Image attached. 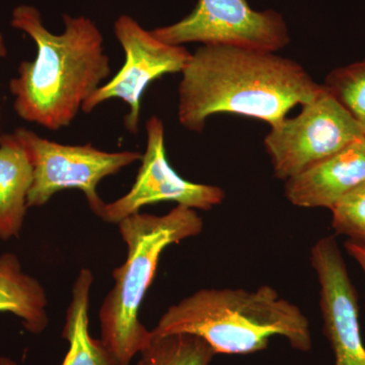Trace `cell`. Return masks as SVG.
Wrapping results in <instances>:
<instances>
[{"instance_id": "9", "label": "cell", "mask_w": 365, "mask_h": 365, "mask_svg": "<svg viewBox=\"0 0 365 365\" xmlns=\"http://www.w3.org/2000/svg\"><path fill=\"white\" fill-rule=\"evenodd\" d=\"M140 162L130 191L106 203L100 216L104 222L118 225L144 206L165 201L207 211L225 200V192L220 187L187 181L170 167L165 155V125L158 116L146 122V148Z\"/></svg>"}, {"instance_id": "8", "label": "cell", "mask_w": 365, "mask_h": 365, "mask_svg": "<svg viewBox=\"0 0 365 365\" xmlns=\"http://www.w3.org/2000/svg\"><path fill=\"white\" fill-rule=\"evenodd\" d=\"M125 62L116 76L86 101L81 111L90 114L107 101L118 98L128 107L124 124L132 134L139 131L141 98L153 81L165 74L182 73L191 59L184 46L168 44L145 30L130 16L122 14L114 24Z\"/></svg>"}, {"instance_id": "2", "label": "cell", "mask_w": 365, "mask_h": 365, "mask_svg": "<svg viewBox=\"0 0 365 365\" xmlns=\"http://www.w3.org/2000/svg\"><path fill=\"white\" fill-rule=\"evenodd\" d=\"M64 31L53 34L32 6H16L11 26L35 42L33 61H23L9 81L14 110L21 119L58 131L74 121L86 101L111 74L104 37L85 16H62Z\"/></svg>"}, {"instance_id": "15", "label": "cell", "mask_w": 365, "mask_h": 365, "mask_svg": "<svg viewBox=\"0 0 365 365\" xmlns=\"http://www.w3.org/2000/svg\"><path fill=\"white\" fill-rule=\"evenodd\" d=\"M139 354L138 365H209L215 356L208 343L190 334L153 335Z\"/></svg>"}, {"instance_id": "10", "label": "cell", "mask_w": 365, "mask_h": 365, "mask_svg": "<svg viewBox=\"0 0 365 365\" xmlns=\"http://www.w3.org/2000/svg\"><path fill=\"white\" fill-rule=\"evenodd\" d=\"M318 276L324 335L335 365H365V346L359 324V297L336 237H322L311 250Z\"/></svg>"}, {"instance_id": "18", "label": "cell", "mask_w": 365, "mask_h": 365, "mask_svg": "<svg viewBox=\"0 0 365 365\" xmlns=\"http://www.w3.org/2000/svg\"><path fill=\"white\" fill-rule=\"evenodd\" d=\"M345 249L348 254L359 263V265L365 273V245L347 241L345 244Z\"/></svg>"}, {"instance_id": "12", "label": "cell", "mask_w": 365, "mask_h": 365, "mask_svg": "<svg viewBox=\"0 0 365 365\" xmlns=\"http://www.w3.org/2000/svg\"><path fill=\"white\" fill-rule=\"evenodd\" d=\"M33 168L14 133L0 139V239L19 237L28 209Z\"/></svg>"}, {"instance_id": "14", "label": "cell", "mask_w": 365, "mask_h": 365, "mask_svg": "<svg viewBox=\"0 0 365 365\" xmlns=\"http://www.w3.org/2000/svg\"><path fill=\"white\" fill-rule=\"evenodd\" d=\"M93 276L83 269L72 287L62 336L69 349L61 365H119L102 341L91 337L88 330V307Z\"/></svg>"}, {"instance_id": "1", "label": "cell", "mask_w": 365, "mask_h": 365, "mask_svg": "<svg viewBox=\"0 0 365 365\" xmlns=\"http://www.w3.org/2000/svg\"><path fill=\"white\" fill-rule=\"evenodd\" d=\"M181 74L178 120L192 132H202L216 114L241 115L275 126L323 88L294 60L232 46H201Z\"/></svg>"}, {"instance_id": "11", "label": "cell", "mask_w": 365, "mask_h": 365, "mask_svg": "<svg viewBox=\"0 0 365 365\" xmlns=\"http://www.w3.org/2000/svg\"><path fill=\"white\" fill-rule=\"evenodd\" d=\"M365 182V138L346 146L285 181L284 193L292 205L332 211L350 192Z\"/></svg>"}, {"instance_id": "13", "label": "cell", "mask_w": 365, "mask_h": 365, "mask_svg": "<svg viewBox=\"0 0 365 365\" xmlns=\"http://www.w3.org/2000/svg\"><path fill=\"white\" fill-rule=\"evenodd\" d=\"M47 297L39 281L24 272L16 255L0 256V312L16 314L29 332L40 334L49 323Z\"/></svg>"}, {"instance_id": "4", "label": "cell", "mask_w": 365, "mask_h": 365, "mask_svg": "<svg viewBox=\"0 0 365 365\" xmlns=\"http://www.w3.org/2000/svg\"><path fill=\"white\" fill-rule=\"evenodd\" d=\"M118 225L127 258L113 272L114 287L101 306V341L118 364L130 365L153 339L139 319V309L163 252L200 234L203 220L195 209L177 205L165 215L135 213Z\"/></svg>"}, {"instance_id": "3", "label": "cell", "mask_w": 365, "mask_h": 365, "mask_svg": "<svg viewBox=\"0 0 365 365\" xmlns=\"http://www.w3.org/2000/svg\"><path fill=\"white\" fill-rule=\"evenodd\" d=\"M151 333L197 336L215 355L262 351L275 336L285 338L297 351H309L313 344L306 314L269 285L256 290H198L170 307Z\"/></svg>"}, {"instance_id": "16", "label": "cell", "mask_w": 365, "mask_h": 365, "mask_svg": "<svg viewBox=\"0 0 365 365\" xmlns=\"http://www.w3.org/2000/svg\"><path fill=\"white\" fill-rule=\"evenodd\" d=\"M323 86L356 120L365 137V57L334 69Z\"/></svg>"}, {"instance_id": "6", "label": "cell", "mask_w": 365, "mask_h": 365, "mask_svg": "<svg viewBox=\"0 0 365 365\" xmlns=\"http://www.w3.org/2000/svg\"><path fill=\"white\" fill-rule=\"evenodd\" d=\"M362 138L356 120L323 86L299 115L270 127L264 145L274 176L285 182Z\"/></svg>"}, {"instance_id": "7", "label": "cell", "mask_w": 365, "mask_h": 365, "mask_svg": "<svg viewBox=\"0 0 365 365\" xmlns=\"http://www.w3.org/2000/svg\"><path fill=\"white\" fill-rule=\"evenodd\" d=\"M151 33L170 45L201 43L274 53L290 42L282 14L255 11L247 0H198L181 21Z\"/></svg>"}, {"instance_id": "5", "label": "cell", "mask_w": 365, "mask_h": 365, "mask_svg": "<svg viewBox=\"0 0 365 365\" xmlns=\"http://www.w3.org/2000/svg\"><path fill=\"white\" fill-rule=\"evenodd\" d=\"M13 133L25 148L33 168L29 208L45 205L62 190L78 189L85 194L91 210L100 217L106 205L98 193L100 182L143 158L139 151L108 153L91 143H55L23 127Z\"/></svg>"}, {"instance_id": "19", "label": "cell", "mask_w": 365, "mask_h": 365, "mask_svg": "<svg viewBox=\"0 0 365 365\" xmlns=\"http://www.w3.org/2000/svg\"><path fill=\"white\" fill-rule=\"evenodd\" d=\"M7 54V49L6 46V42H4V36L0 33V58H4ZM2 133L1 130V106H0V139H1Z\"/></svg>"}, {"instance_id": "17", "label": "cell", "mask_w": 365, "mask_h": 365, "mask_svg": "<svg viewBox=\"0 0 365 365\" xmlns=\"http://www.w3.org/2000/svg\"><path fill=\"white\" fill-rule=\"evenodd\" d=\"M331 212L336 234L365 245V182L347 194Z\"/></svg>"}, {"instance_id": "20", "label": "cell", "mask_w": 365, "mask_h": 365, "mask_svg": "<svg viewBox=\"0 0 365 365\" xmlns=\"http://www.w3.org/2000/svg\"><path fill=\"white\" fill-rule=\"evenodd\" d=\"M0 365H18V364L6 357H0Z\"/></svg>"}]
</instances>
